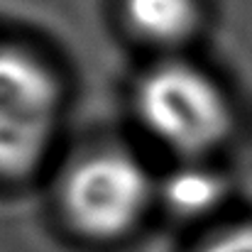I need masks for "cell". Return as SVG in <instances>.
<instances>
[{
	"mask_svg": "<svg viewBox=\"0 0 252 252\" xmlns=\"http://www.w3.org/2000/svg\"><path fill=\"white\" fill-rule=\"evenodd\" d=\"M198 252H252V220L218 230L201 245Z\"/></svg>",
	"mask_w": 252,
	"mask_h": 252,
	"instance_id": "8992f818",
	"label": "cell"
},
{
	"mask_svg": "<svg viewBox=\"0 0 252 252\" xmlns=\"http://www.w3.org/2000/svg\"><path fill=\"white\" fill-rule=\"evenodd\" d=\"M62 84L34 54L0 47V179H25L52 150Z\"/></svg>",
	"mask_w": 252,
	"mask_h": 252,
	"instance_id": "7a4b0ae2",
	"label": "cell"
},
{
	"mask_svg": "<svg viewBox=\"0 0 252 252\" xmlns=\"http://www.w3.org/2000/svg\"><path fill=\"white\" fill-rule=\"evenodd\" d=\"M123 12L130 30L157 47H176L198 27L196 0H125Z\"/></svg>",
	"mask_w": 252,
	"mask_h": 252,
	"instance_id": "277c9868",
	"label": "cell"
},
{
	"mask_svg": "<svg viewBox=\"0 0 252 252\" xmlns=\"http://www.w3.org/2000/svg\"><path fill=\"white\" fill-rule=\"evenodd\" d=\"M152 181L125 150H95L74 162L62 181V211L91 240H118L147 213Z\"/></svg>",
	"mask_w": 252,
	"mask_h": 252,
	"instance_id": "3957f363",
	"label": "cell"
},
{
	"mask_svg": "<svg viewBox=\"0 0 252 252\" xmlns=\"http://www.w3.org/2000/svg\"><path fill=\"white\" fill-rule=\"evenodd\" d=\"M135 110L150 135L184 157H201L233 132L225 91L186 62L152 66L135 88Z\"/></svg>",
	"mask_w": 252,
	"mask_h": 252,
	"instance_id": "6da1fadb",
	"label": "cell"
},
{
	"mask_svg": "<svg viewBox=\"0 0 252 252\" xmlns=\"http://www.w3.org/2000/svg\"><path fill=\"white\" fill-rule=\"evenodd\" d=\"M225 193L223 179L208 167L189 164L174 169L162 186L167 206L179 216H203L213 211Z\"/></svg>",
	"mask_w": 252,
	"mask_h": 252,
	"instance_id": "5b68a950",
	"label": "cell"
}]
</instances>
